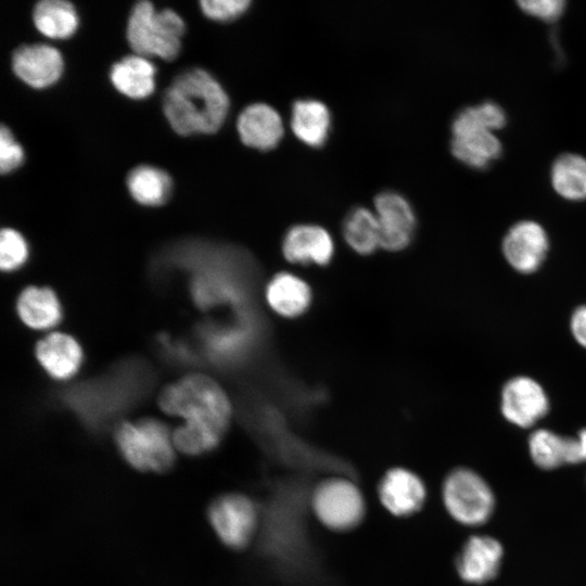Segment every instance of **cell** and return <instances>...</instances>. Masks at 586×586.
<instances>
[{
  "label": "cell",
  "mask_w": 586,
  "mask_h": 586,
  "mask_svg": "<svg viewBox=\"0 0 586 586\" xmlns=\"http://www.w3.org/2000/svg\"><path fill=\"white\" fill-rule=\"evenodd\" d=\"M158 405L165 413L184 420L173 431V441L176 450L187 456L213 451L221 443L232 413L220 385L200 373L167 385L158 396Z\"/></svg>",
  "instance_id": "6da1fadb"
},
{
  "label": "cell",
  "mask_w": 586,
  "mask_h": 586,
  "mask_svg": "<svg viewBox=\"0 0 586 586\" xmlns=\"http://www.w3.org/2000/svg\"><path fill=\"white\" fill-rule=\"evenodd\" d=\"M229 105L221 85L202 68L188 69L176 76L163 97L164 115L180 136L218 131Z\"/></svg>",
  "instance_id": "7a4b0ae2"
},
{
  "label": "cell",
  "mask_w": 586,
  "mask_h": 586,
  "mask_svg": "<svg viewBox=\"0 0 586 586\" xmlns=\"http://www.w3.org/2000/svg\"><path fill=\"white\" fill-rule=\"evenodd\" d=\"M114 441L122 458L139 472L164 474L174 468L177 450L173 432L157 419L120 422Z\"/></svg>",
  "instance_id": "3957f363"
},
{
  "label": "cell",
  "mask_w": 586,
  "mask_h": 586,
  "mask_svg": "<svg viewBox=\"0 0 586 586\" xmlns=\"http://www.w3.org/2000/svg\"><path fill=\"white\" fill-rule=\"evenodd\" d=\"M184 23L174 10L157 11L150 1L137 2L130 12L126 37L141 56L171 61L180 52Z\"/></svg>",
  "instance_id": "277c9868"
},
{
  "label": "cell",
  "mask_w": 586,
  "mask_h": 586,
  "mask_svg": "<svg viewBox=\"0 0 586 586\" xmlns=\"http://www.w3.org/2000/svg\"><path fill=\"white\" fill-rule=\"evenodd\" d=\"M206 518L219 542L232 550L247 547L257 531V507L241 493L216 496L207 506Z\"/></svg>",
  "instance_id": "5b68a950"
},
{
  "label": "cell",
  "mask_w": 586,
  "mask_h": 586,
  "mask_svg": "<svg viewBox=\"0 0 586 586\" xmlns=\"http://www.w3.org/2000/svg\"><path fill=\"white\" fill-rule=\"evenodd\" d=\"M311 508L321 524L337 532L356 527L366 512L361 492L343 477L321 482L311 495Z\"/></svg>",
  "instance_id": "8992f818"
},
{
  "label": "cell",
  "mask_w": 586,
  "mask_h": 586,
  "mask_svg": "<svg viewBox=\"0 0 586 586\" xmlns=\"http://www.w3.org/2000/svg\"><path fill=\"white\" fill-rule=\"evenodd\" d=\"M443 500L448 513L466 525L485 522L494 509L487 483L469 469H456L444 481Z\"/></svg>",
  "instance_id": "52a82bcc"
},
{
  "label": "cell",
  "mask_w": 586,
  "mask_h": 586,
  "mask_svg": "<svg viewBox=\"0 0 586 586\" xmlns=\"http://www.w3.org/2000/svg\"><path fill=\"white\" fill-rule=\"evenodd\" d=\"M381 247L397 252L406 249L415 235L417 220L406 198L395 191H383L374 199Z\"/></svg>",
  "instance_id": "ba28073f"
},
{
  "label": "cell",
  "mask_w": 586,
  "mask_h": 586,
  "mask_svg": "<svg viewBox=\"0 0 586 586\" xmlns=\"http://www.w3.org/2000/svg\"><path fill=\"white\" fill-rule=\"evenodd\" d=\"M549 240L545 229L536 221L514 224L502 241V253L509 265L521 273L536 271L546 258Z\"/></svg>",
  "instance_id": "9c48e42d"
},
{
  "label": "cell",
  "mask_w": 586,
  "mask_h": 586,
  "mask_svg": "<svg viewBox=\"0 0 586 586\" xmlns=\"http://www.w3.org/2000/svg\"><path fill=\"white\" fill-rule=\"evenodd\" d=\"M500 409L510 423L528 428L548 412L549 400L537 381L520 375L505 384Z\"/></svg>",
  "instance_id": "30bf717a"
},
{
  "label": "cell",
  "mask_w": 586,
  "mask_h": 586,
  "mask_svg": "<svg viewBox=\"0 0 586 586\" xmlns=\"http://www.w3.org/2000/svg\"><path fill=\"white\" fill-rule=\"evenodd\" d=\"M12 69L28 86L43 89L60 79L63 59L60 51L49 44H24L12 54Z\"/></svg>",
  "instance_id": "8fae6325"
},
{
  "label": "cell",
  "mask_w": 586,
  "mask_h": 586,
  "mask_svg": "<svg viewBox=\"0 0 586 586\" xmlns=\"http://www.w3.org/2000/svg\"><path fill=\"white\" fill-rule=\"evenodd\" d=\"M378 494L381 504L390 513L408 517L421 509L426 489L416 473L405 468H394L382 477Z\"/></svg>",
  "instance_id": "7c38bea8"
},
{
  "label": "cell",
  "mask_w": 586,
  "mask_h": 586,
  "mask_svg": "<svg viewBox=\"0 0 586 586\" xmlns=\"http://www.w3.org/2000/svg\"><path fill=\"white\" fill-rule=\"evenodd\" d=\"M333 252L330 233L317 225H295L286 231L282 241L285 259L294 264L324 266L332 259Z\"/></svg>",
  "instance_id": "4fadbf2b"
},
{
  "label": "cell",
  "mask_w": 586,
  "mask_h": 586,
  "mask_svg": "<svg viewBox=\"0 0 586 586\" xmlns=\"http://www.w3.org/2000/svg\"><path fill=\"white\" fill-rule=\"evenodd\" d=\"M237 129L245 145L258 150L275 148L284 132L279 112L263 102L249 104L241 111L237 119Z\"/></svg>",
  "instance_id": "5bb4252c"
},
{
  "label": "cell",
  "mask_w": 586,
  "mask_h": 586,
  "mask_svg": "<svg viewBox=\"0 0 586 586\" xmlns=\"http://www.w3.org/2000/svg\"><path fill=\"white\" fill-rule=\"evenodd\" d=\"M502 547L494 538L473 536L463 546L457 560L459 576L468 583L481 584L498 572Z\"/></svg>",
  "instance_id": "9a60e30c"
},
{
  "label": "cell",
  "mask_w": 586,
  "mask_h": 586,
  "mask_svg": "<svg viewBox=\"0 0 586 586\" xmlns=\"http://www.w3.org/2000/svg\"><path fill=\"white\" fill-rule=\"evenodd\" d=\"M450 148L459 162L474 169H485L502 154L495 132L477 128H451Z\"/></svg>",
  "instance_id": "2e32d148"
},
{
  "label": "cell",
  "mask_w": 586,
  "mask_h": 586,
  "mask_svg": "<svg viewBox=\"0 0 586 586\" xmlns=\"http://www.w3.org/2000/svg\"><path fill=\"white\" fill-rule=\"evenodd\" d=\"M36 357L52 378L65 380L78 371L82 352L71 335L52 332L37 343Z\"/></svg>",
  "instance_id": "e0dca14e"
},
{
  "label": "cell",
  "mask_w": 586,
  "mask_h": 586,
  "mask_svg": "<svg viewBox=\"0 0 586 586\" xmlns=\"http://www.w3.org/2000/svg\"><path fill=\"white\" fill-rule=\"evenodd\" d=\"M528 446L532 459L543 469H555L564 463L586 461L577 436L563 437L549 430L540 429L532 433Z\"/></svg>",
  "instance_id": "ac0fdd59"
},
{
  "label": "cell",
  "mask_w": 586,
  "mask_h": 586,
  "mask_svg": "<svg viewBox=\"0 0 586 586\" xmlns=\"http://www.w3.org/2000/svg\"><path fill=\"white\" fill-rule=\"evenodd\" d=\"M311 290L301 278L280 272L266 286V300L270 308L285 318L304 314L311 303Z\"/></svg>",
  "instance_id": "d6986e66"
},
{
  "label": "cell",
  "mask_w": 586,
  "mask_h": 586,
  "mask_svg": "<svg viewBox=\"0 0 586 586\" xmlns=\"http://www.w3.org/2000/svg\"><path fill=\"white\" fill-rule=\"evenodd\" d=\"M291 129L309 146H321L328 139L331 114L328 106L316 99H300L292 104Z\"/></svg>",
  "instance_id": "ffe728a7"
},
{
  "label": "cell",
  "mask_w": 586,
  "mask_h": 586,
  "mask_svg": "<svg viewBox=\"0 0 586 586\" xmlns=\"http://www.w3.org/2000/svg\"><path fill=\"white\" fill-rule=\"evenodd\" d=\"M155 66L144 56L135 54L114 63L110 79L122 94L130 99H144L155 88Z\"/></svg>",
  "instance_id": "44dd1931"
},
{
  "label": "cell",
  "mask_w": 586,
  "mask_h": 586,
  "mask_svg": "<svg viewBox=\"0 0 586 586\" xmlns=\"http://www.w3.org/2000/svg\"><path fill=\"white\" fill-rule=\"evenodd\" d=\"M17 313L31 329H50L59 323L62 309L55 293L49 288L28 286L17 298Z\"/></svg>",
  "instance_id": "7402d4cb"
},
{
  "label": "cell",
  "mask_w": 586,
  "mask_h": 586,
  "mask_svg": "<svg viewBox=\"0 0 586 586\" xmlns=\"http://www.w3.org/2000/svg\"><path fill=\"white\" fill-rule=\"evenodd\" d=\"M132 199L145 206L163 205L173 192V180L163 169L151 165L132 168L126 179Z\"/></svg>",
  "instance_id": "603a6c76"
},
{
  "label": "cell",
  "mask_w": 586,
  "mask_h": 586,
  "mask_svg": "<svg viewBox=\"0 0 586 586\" xmlns=\"http://www.w3.org/2000/svg\"><path fill=\"white\" fill-rule=\"evenodd\" d=\"M36 28L46 37L65 39L78 27V14L75 7L64 0H42L33 10Z\"/></svg>",
  "instance_id": "cb8c5ba5"
},
{
  "label": "cell",
  "mask_w": 586,
  "mask_h": 586,
  "mask_svg": "<svg viewBox=\"0 0 586 586\" xmlns=\"http://www.w3.org/2000/svg\"><path fill=\"white\" fill-rule=\"evenodd\" d=\"M550 182L565 200H586V157L574 153L558 156L550 169Z\"/></svg>",
  "instance_id": "d4e9b609"
},
{
  "label": "cell",
  "mask_w": 586,
  "mask_h": 586,
  "mask_svg": "<svg viewBox=\"0 0 586 586\" xmlns=\"http://www.w3.org/2000/svg\"><path fill=\"white\" fill-rule=\"evenodd\" d=\"M343 237L356 253L361 255L373 253L381 246L375 213L364 206L353 208L344 219Z\"/></svg>",
  "instance_id": "484cf974"
},
{
  "label": "cell",
  "mask_w": 586,
  "mask_h": 586,
  "mask_svg": "<svg viewBox=\"0 0 586 586\" xmlns=\"http://www.w3.org/2000/svg\"><path fill=\"white\" fill-rule=\"evenodd\" d=\"M507 124L504 109L492 101L468 106L461 110L453 119L451 128H477L494 131Z\"/></svg>",
  "instance_id": "4316f807"
},
{
  "label": "cell",
  "mask_w": 586,
  "mask_h": 586,
  "mask_svg": "<svg viewBox=\"0 0 586 586\" xmlns=\"http://www.w3.org/2000/svg\"><path fill=\"white\" fill-rule=\"evenodd\" d=\"M28 249L20 232L4 228L0 233V266L4 271L20 268L27 259Z\"/></svg>",
  "instance_id": "83f0119b"
},
{
  "label": "cell",
  "mask_w": 586,
  "mask_h": 586,
  "mask_svg": "<svg viewBox=\"0 0 586 586\" xmlns=\"http://www.w3.org/2000/svg\"><path fill=\"white\" fill-rule=\"evenodd\" d=\"M203 14L214 21L226 22L242 15L251 5L250 0H202Z\"/></svg>",
  "instance_id": "f1b7e54d"
},
{
  "label": "cell",
  "mask_w": 586,
  "mask_h": 586,
  "mask_svg": "<svg viewBox=\"0 0 586 586\" xmlns=\"http://www.w3.org/2000/svg\"><path fill=\"white\" fill-rule=\"evenodd\" d=\"M24 150L15 141L11 130L4 125L0 128V171L2 175L17 169L24 162Z\"/></svg>",
  "instance_id": "f546056e"
},
{
  "label": "cell",
  "mask_w": 586,
  "mask_h": 586,
  "mask_svg": "<svg viewBox=\"0 0 586 586\" xmlns=\"http://www.w3.org/2000/svg\"><path fill=\"white\" fill-rule=\"evenodd\" d=\"M519 8L526 14L545 22L558 20L565 8L562 0L519 1Z\"/></svg>",
  "instance_id": "4dcf8cb0"
},
{
  "label": "cell",
  "mask_w": 586,
  "mask_h": 586,
  "mask_svg": "<svg viewBox=\"0 0 586 586\" xmlns=\"http://www.w3.org/2000/svg\"><path fill=\"white\" fill-rule=\"evenodd\" d=\"M570 324L576 342L586 348V306H579L574 310Z\"/></svg>",
  "instance_id": "1f68e13d"
}]
</instances>
